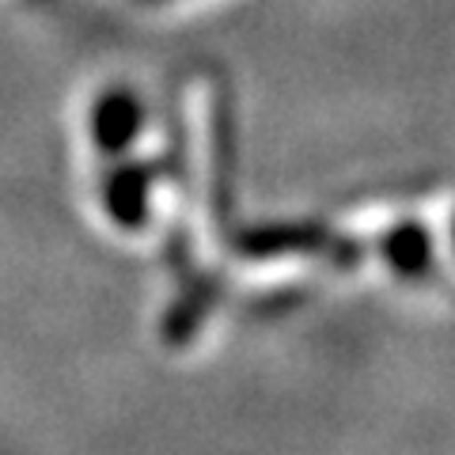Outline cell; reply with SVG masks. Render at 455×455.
I'll use <instances>...</instances> for the list:
<instances>
[{
    "instance_id": "obj_1",
    "label": "cell",
    "mask_w": 455,
    "mask_h": 455,
    "mask_svg": "<svg viewBox=\"0 0 455 455\" xmlns=\"http://www.w3.org/2000/svg\"><path fill=\"white\" fill-rule=\"evenodd\" d=\"M235 254L243 259H284V254H315L331 251L334 259L349 262L353 254L338 247V239L326 232L323 224H304V220H277V224H254L243 228L232 243Z\"/></svg>"
},
{
    "instance_id": "obj_2",
    "label": "cell",
    "mask_w": 455,
    "mask_h": 455,
    "mask_svg": "<svg viewBox=\"0 0 455 455\" xmlns=\"http://www.w3.org/2000/svg\"><path fill=\"white\" fill-rule=\"evenodd\" d=\"M92 140L103 156H125L145 130V103L133 88H107L92 107Z\"/></svg>"
},
{
    "instance_id": "obj_3",
    "label": "cell",
    "mask_w": 455,
    "mask_h": 455,
    "mask_svg": "<svg viewBox=\"0 0 455 455\" xmlns=\"http://www.w3.org/2000/svg\"><path fill=\"white\" fill-rule=\"evenodd\" d=\"M152 167L148 164H137V160H122L107 171L103 179V209L107 217L125 228V232H137L145 228L152 217Z\"/></svg>"
},
{
    "instance_id": "obj_4",
    "label": "cell",
    "mask_w": 455,
    "mask_h": 455,
    "mask_svg": "<svg viewBox=\"0 0 455 455\" xmlns=\"http://www.w3.org/2000/svg\"><path fill=\"white\" fill-rule=\"evenodd\" d=\"M220 292H224V281L217 274L194 277L164 315V341L167 346H187V341H194V334L202 331L205 319L217 311Z\"/></svg>"
},
{
    "instance_id": "obj_5",
    "label": "cell",
    "mask_w": 455,
    "mask_h": 455,
    "mask_svg": "<svg viewBox=\"0 0 455 455\" xmlns=\"http://www.w3.org/2000/svg\"><path fill=\"white\" fill-rule=\"evenodd\" d=\"M379 254L391 274L418 281L429 274V266H433V232L418 220H403L379 235Z\"/></svg>"
},
{
    "instance_id": "obj_6",
    "label": "cell",
    "mask_w": 455,
    "mask_h": 455,
    "mask_svg": "<svg viewBox=\"0 0 455 455\" xmlns=\"http://www.w3.org/2000/svg\"><path fill=\"white\" fill-rule=\"evenodd\" d=\"M451 251H455V212H451Z\"/></svg>"
}]
</instances>
